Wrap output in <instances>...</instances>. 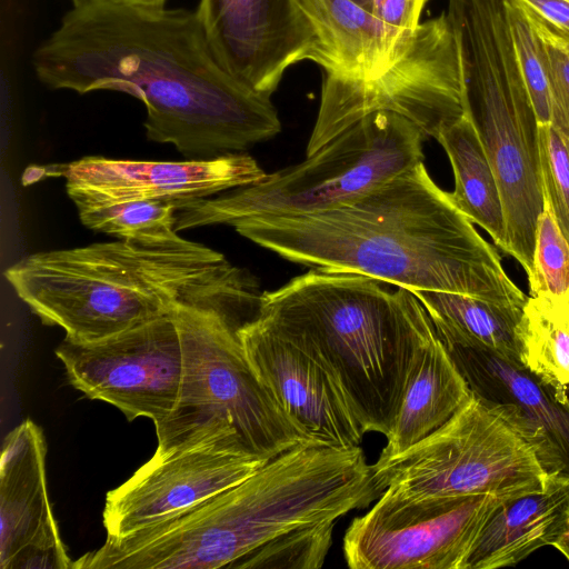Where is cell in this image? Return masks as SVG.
Returning a JSON list of instances; mask_svg holds the SVG:
<instances>
[{
  "mask_svg": "<svg viewBox=\"0 0 569 569\" xmlns=\"http://www.w3.org/2000/svg\"><path fill=\"white\" fill-rule=\"evenodd\" d=\"M527 12L546 54L551 90V124L569 137V37Z\"/></svg>",
  "mask_w": 569,
  "mask_h": 569,
  "instance_id": "obj_29",
  "label": "cell"
},
{
  "mask_svg": "<svg viewBox=\"0 0 569 569\" xmlns=\"http://www.w3.org/2000/svg\"><path fill=\"white\" fill-rule=\"evenodd\" d=\"M243 238L312 269L366 276L412 290L462 293L525 307L498 252L430 177L423 162L340 207L240 220Z\"/></svg>",
  "mask_w": 569,
  "mask_h": 569,
  "instance_id": "obj_2",
  "label": "cell"
},
{
  "mask_svg": "<svg viewBox=\"0 0 569 569\" xmlns=\"http://www.w3.org/2000/svg\"><path fill=\"white\" fill-rule=\"evenodd\" d=\"M238 335L260 381L303 432L330 446L361 445L365 432L338 377L321 358L258 315Z\"/></svg>",
  "mask_w": 569,
  "mask_h": 569,
  "instance_id": "obj_15",
  "label": "cell"
},
{
  "mask_svg": "<svg viewBox=\"0 0 569 569\" xmlns=\"http://www.w3.org/2000/svg\"><path fill=\"white\" fill-rule=\"evenodd\" d=\"M519 338L520 362L543 379L569 388V301L529 297Z\"/></svg>",
  "mask_w": 569,
  "mask_h": 569,
  "instance_id": "obj_23",
  "label": "cell"
},
{
  "mask_svg": "<svg viewBox=\"0 0 569 569\" xmlns=\"http://www.w3.org/2000/svg\"><path fill=\"white\" fill-rule=\"evenodd\" d=\"M49 502L46 442L27 419L9 432L0 460V568L69 569Z\"/></svg>",
  "mask_w": 569,
  "mask_h": 569,
  "instance_id": "obj_17",
  "label": "cell"
},
{
  "mask_svg": "<svg viewBox=\"0 0 569 569\" xmlns=\"http://www.w3.org/2000/svg\"><path fill=\"white\" fill-rule=\"evenodd\" d=\"M258 317L332 369L365 433H391L412 360L433 329L412 291L311 269L263 291Z\"/></svg>",
  "mask_w": 569,
  "mask_h": 569,
  "instance_id": "obj_3",
  "label": "cell"
},
{
  "mask_svg": "<svg viewBox=\"0 0 569 569\" xmlns=\"http://www.w3.org/2000/svg\"><path fill=\"white\" fill-rule=\"evenodd\" d=\"M74 204L84 227L118 239H160L177 232L174 202L126 200Z\"/></svg>",
  "mask_w": 569,
  "mask_h": 569,
  "instance_id": "obj_24",
  "label": "cell"
},
{
  "mask_svg": "<svg viewBox=\"0 0 569 569\" xmlns=\"http://www.w3.org/2000/svg\"><path fill=\"white\" fill-rule=\"evenodd\" d=\"M196 11L220 64L262 96L270 98L284 71L302 60L333 71L297 0H199Z\"/></svg>",
  "mask_w": 569,
  "mask_h": 569,
  "instance_id": "obj_13",
  "label": "cell"
},
{
  "mask_svg": "<svg viewBox=\"0 0 569 569\" xmlns=\"http://www.w3.org/2000/svg\"><path fill=\"white\" fill-rule=\"evenodd\" d=\"M269 460L252 453L236 435H212L154 452L107 493V537L122 538L181 513L243 481Z\"/></svg>",
  "mask_w": 569,
  "mask_h": 569,
  "instance_id": "obj_12",
  "label": "cell"
},
{
  "mask_svg": "<svg viewBox=\"0 0 569 569\" xmlns=\"http://www.w3.org/2000/svg\"><path fill=\"white\" fill-rule=\"evenodd\" d=\"M336 521L297 528L262 545L232 568H320L332 543Z\"/></svg>",
  "mask_w": 569,
  "mask_h": 569,
  "instance_id": "obj_27",
  "label": "cell"
},
{
  "mask_svg": "<svg viewBox=\"0 0 569 569\" xmlns=\"http://www.w3.org/2000/svg\"><path fill=\"white\" fill-rule=\"evenodd\" d=\"M495 493L406 499L381 493L343 537L352 569H463L481 528L505 499Z\"/></svg>",
  "mask_w": 569,
  "mask_h": 569,
  "instance_id": "obj_10",
  "label": "cell"
},
{
  "mask_svg": "<svg viewBox=\"0 0 569 569\" xmlns=\"http://www.w3.org/2000/svg\"><path fill=\"white\" fill-rule=\"evenodd\" d=\"M261 297L254 277L227 259L177 300L170 315L181 341L182 375L173 409L154 425L156 452L212 435H237L268 459L319 442L289 418L246 357L238 332L258 315Z\"/></svg>",
  "mask_w": 569,
  "mask_h": 569,
  "instance_id": "obj_4",
  "label": "cell"
},
{
  "mask_svg": "<svg viewBox=\"0 0 569 569\" xmlns=\"http://www.w3.org/2000/svg\"><path fill=\"white\" fill-rule=\"evenodd\" d=\"M425 134L407 118L371 113L306 160L252 184L180 204L177 232L249 218L301 216L348 203L423 162Z\"/></svg>",
  "mask_w": 569,
  "mask_h": 569,
  "instance_id": "obj_6",
  "label": "cell"
},
{
  "mask_svg": "<svg viewBox=\"0 0 569 569\" xmlns=\"http://www.w3.org/2000/svg\"><path fill=\"white\" fill-rule=\"evenodd\" d=\"M70 1L73 2V1H77V0H70Z\"/></svg>",
  "mask_w": 569,
  "mask_h": 569,
  "instance_id": "obj_35",
  "label": "cell"
},
{
  "mask_svg": "<svg viewBox=\"0 0 569 569\" xmlns=\"http://www.w3.org/2000/svg\"><path fill=\"white\" fill-rule=\"evenodd\" d=\"M556 549H558L569 561V522L565 533L561 538L553 545Z\"/></svg>",
  "mask_w": 569,
  "mask_h": 569,
  "instance_id": "obj_33",
  "label": "cell"
},
{
  "mask_svg": "<svg viewBox=\"0 0 569 569\" xmlns=\"http://www.w3.org/2000/svg\"><path fill=\"white\" fill-rule=\"evenodd\" d=\"M379 111L407 118L436 140L465 114L459 50L446 12L419 23L407 51L377 78L326 74L307 156Z\"/></svg>",
  "mask_w": 569,
  "mask_h": 569,
  "instance_id": "obj_9",
  "label": "cell"
},
{
  "mask_svg": "<svg viewBox=\"0 0 569 569\" xmlns=\"http://www.w3.org/2000/svg\"><path fill=\"white\" fill-rule=\"evenodd\" d=\"M463 110L480 139L499 188L509 254L527 274L543 209L538 121L509 32L487 27L460 46Z\"/></svg>",
  "mask_w": 569,
  "mask_h": 569,
  "instance_id": "obj_7",
  "label": "cell"
},
{
  "mask_svg": "<svg viewBox=\"0 0 569 569\" xmlns=\"http://www.w3.org/2000/svg\"><path fill=\"white\" fill-rule=\"evenodd\" d=\"M530 13L569 37V0H516Z\"/></svg>",
  "mask_w": 569,
  "mask_h": 569,
  "instance_id": "obj_31",
  "label": "cell"
},
{
  "mask_svg": "<svg viewBox=\"0 0 569 569\" xmlns=\"http://www.w3.org/2000/svg\"><path fill=\"white\" fill-rule=\"evenodd\" d=\"M226 260L176 232L36 252L4 277L42 323L91 342L169 315L191 282Z\"/></svg>",
  "mask_w": 569,
  "mask_h": 569,
  "instance_id": "obj_5",
  "label": "cell"
},
{
  "mask_svg": "<svg viewBox=\"0 0 569 569\" xmlns=\"http://www.w3.org/2000/svg\"><path fill=\"white\" fill-rule=\"evenodd\" d=\"M439 339L471 392L499 411L532 447L548 481H569L568 388L481 346Z\"/></svg>",
  "mask_w": 569,
  "mask_h": 569,
  "instance_id": "obj_14",
  "label": "cell"
},
{
  "mask_svg": "<svg viewBox=\"0 0 569 569\" xmlns=\"http://www.w3.org/2000/svg\"><path fill=\"white\" fill-rule=\"evenodd\" d=\"M33 51L52 90H112L143 102L149 140L187 159L243 152L281 131L269 97L220 64L196 10L77 0Z\"/></svg>",
  "mask_w": 569,
  "mask_h": 569,
  "instance_id": "obj_1",
  "label": "cell"
},
{
  "mask_svg": "<svg viewBox=\"0 0 569 569\" xmlns=\"http://www.w3.org/2000/svg\"><path fill=\"white\" fill-rule=\"evenodd\" d=\"M505 10L517 64L538 124L551 123V90L541 40L519 2L505 0Z\"/></svg>",
  "mask_w": 569,
  "mask_h": 569,
  "instance_id": "obj_25",
  "label": "cell"
},
{
  "mask_svg": "<svg viewBox=\"0 0 569 569\" xmlns=\"http://www.w3.org/2000/svg\"><path fill=\"white\" fill-rule=\"evenodd\" d=\"M297 1L332 60L326 74L377 78L407 51L416 31H395L353 0Z\"/></svg>",
  "mask_w": 569,
  "mask_h": 569,
  "instance_id": "obj_19",
  "label": "cell"
},
{
  "mask_svg": "<svg viewBox=\"0 0 569 569\" xmlns=\"http://www.w3.org/2000/svg\"><path fill=\"white\" fill-rule=\"evenodd\" d=\"M545 200L569 241V137L551 123L538 126Z\"/></svg>",
  "mask_w": 569,
  "mask_h": 569,
  "instance_id": "obj_28",
  "label": "cell"
},
{
  "mask_svg": "<svg viewBox=\"0 0 569 569\" xmlns=\"http://www.w3.org/2000/svg\"><path fill=\"white\" fill-rule=\"evenodd\" d=\"M121 3H127L137 7H147V8H163L167 0H113Z\"/></svg>",
  "mask_w": 569,
  "mask_h": 569,
  "instance_id": "obj_32",
  "label": "cell"
},
{
  "mask_svg": "<svg viewBox=\"0 0 569 569\" xmlns=\"http://www.w3.org/2000/svg\"><path fill=\"white\" fill-rule=\"evenodd\" d=\"M471 390L433 329L420 343L391 433L379 457L400 453L442 426Z\"/></svg>",
  "mask_w": 569,
  "mask_h": 569,
  "instance_id": "obj_20",
  "label": "cell"
},
{
  "mask_svg": "<svg viewBox=\"0 0 569 569\" xmlns=\"http://www.w3.org/2000/svg\"><path fill=\"white\" fill-rule=\"evenodd\" d=\"M530 297L569 301V241L545 200L538 217L531 271Z\"/></svg>",
  "mask_w": 569,
  "mask_h": 569,
  "instance_id": "obj_26",
  "label": "cell"
},
{
  "mask_svg": "<svg viewBox=\"0 0 569 569\" xmlns=\"http://www.w3.org/2000/svg\"><path fill=\"white\" fill-rule=\"evenodd\" d=\"M56 356L76 389L128 420L144 417L157 425L176 405L182 349L170 313L97 341L64 338Z\"/></svg>",
  "mask_w": 569,
  "mask_h": 569,
  "instance_id": "obj_11",
  "label": "cell"
},
{
  "mask_svg": "<svg viewBox=\"0 0 569 569\" xmlns=\"http://www.w3.org/2000/svg\"><path fill=\"white\" fill-rule=\"evenodd\" d=\"M427 0H373L372 14L392 30L409 33L419 26Z\"/></svg>",
  "mask_w": 569,
  "mask_h": 569,
  "instance_id": "obj_30",
  "label": "cell"
},
{
  "mask_svg": "<svg viewBox=\"0 0 569 569\" xmlns=\"http://www.w3.org/2000/svg\"><path fill=\"white\" fill-rule=\"evenodd\" d=\"M437 141L445 149L455 176L450 197L457 208L489 233L509 253L502 201L495 173L469 118L463 114Z\"/></svg>",
  "mask_w": 569,
  "mask_h": 569,
  "instance_id": "obj_22",
  "label": "cell"
},
{
  "mask_svg": "<svg viewBox=\"0 0 569 569\" xmlns=\"http://www.w3.org/2000/svg\"><path fill=\"white\" fill-rule=\"evenodd\" d=\"M438 337L475 343L520 361L521 306L435 290H412Z\"/></svg>",
  "mask_w": 569,
  "mask_h": 569,
  "instance_id": "obj_21",
  "label": "cell"
},
{
  "mask_svg": "<svg viewBox=\"0 0 569 569\" xmlns=\"http://www.w3.org/2000/svg\"><path fill=\"white\" fill-rule=\"evenodd\" d=\"M569 522V481L549 480L545 489L501 501L481 528L463 569L516 566L553 546Z\"/></svg>",
  "mask_w": 569,
  "mask_h": 569,
  "instance_id": "obj_18",
  "label": "cell"
},
{
  "mask_svg": "<svg viewBox=\"0 0 569 569\" xmlns=\"http://www.w3.org/2000/svg\"><path fill=\"white\" fill-rule=\"evenodd\" d=\"M353 1L372 13L373 0H353Z\"/></svg>",
  "mask_w": 569,
  "mask_h": 569,
  "instance_id": "obj_34",
  "label": "cell"
},
{
  "mask_svg": "<svg viewBox=\"0 0 569 569\" xmlns=\"http://www.w3.org/2000/svg\"><path fill=\"white\" fill-rule=\"evenodd\" d=\"M66 179L73 203L159 200L180 204L256 183L267 173L249 154L211 159L141 161L87 156L50 166ZM178 209V208H177Z\"/></svg>",
  "mask_w": 569,
  "mask_h": 569,
  "instance_id": "obj_16",
  "label": "cell"
},
{
  "mask_svg": "<svg viewBox=\"0 0 569 569\" xmlns=\"http://www.w3.org/2000/svg\"><path fill=\"white\" fill-rule=\"evenodd\" d=\"M371 470L380 495L406 499L512 497L548 485L532 447L472 392L442 426L400 453L379 457Z\"/></svg>",
  "mask_w": 569,
  "mask_h": 569,
  "instance_id": "obj_8",
  "label": "cell"
}]
</instances>
